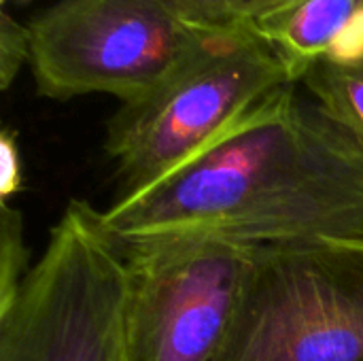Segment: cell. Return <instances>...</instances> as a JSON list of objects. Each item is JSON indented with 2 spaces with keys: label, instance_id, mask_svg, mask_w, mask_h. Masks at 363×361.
I'll use <instances>...</instances> for the list:
<instances>
[{
  "label": "cell",
  "instance_id": "52a82bcc",
  "mask_svg": "<svg viewBox=\"0 0 363 361\" xmlns=\"http://www.w3.org/2000/svg\"><path fill=\"white\" fill-rule=\"evenodd\" d=\"M359 9L362 0H283L257 19L253 30L300 83L313 64L336 51Z\"/></svg>",
  "mask_w": 363,
  "mask_h": 361
},
{
  "label": "cell",
  "instance_id": "7c38bea8",
  "mask_svg": "<svg viewBox=\"0 0 363 361\" xmlns=\"http://www.w3.org/2000/svg\"><path fill=\"white\" fill-rule=\"evenodd\" d=\"M21 191V155L17 136L9 130L0 136V200L9 202L11 196Z\"/></svg>",
  "mask_w": 363,
  "mask_h": 361
},
{
  "label": "cell",
  "instance_id": "9c48e42d",
  "mask_svg": "<svg viewBox=\"0 0 363 361\" xmlns=\"http://www.w3.org/2000/svg\"><path fill=\"white\" fill-rule=\"evenodd\" d=\"M179 15L198 30L253 28L283 0H170Z\"/></svg>",
  "mask_w": 363,
  "mask_h": 361
},
{
  "label": "cell",
  "instance_id": "5b68a950",
  "mask_svg": "<svg viewBox=\"0 0 363 361\" xmlns=\"http://www.w3.org/2000/svg\"><path fill=\"white\" fill-rule=\"evenodd\" d=\"M28 30L40 96L108 94L121 102L149 94L206 34L170 0H57Z\"/></svg>",
  "mask_w": 363,
  "mask_h": 361
},
{
  "label": "cell",
  "instance_id": "6da1fadb",
  "mask_svg": "<svg viewBox=\"0 0 363 361\" xmlns=\"http://www.w3.org/2000/svg\"><path fill=\"white\" fill-rule=\"evenodd\" d=\"M117 245L170 236L281 247L363 238V147L296 83L200 155L102 211Z\"/></svg>",
  "mask_w": 363,
  "mask_h": 361
},
{
  "label": "cell",
  "instance_id": "5bb4252c",
  "mask_svg": "<svg viewBox=\"0 0 363 361\" xmlns=\"http://www.w3.org/2000/svg\"><path fill=\"white\" fill-rule=\"evenodd\" d=\"M2 2H6V0H2Z\"/></svg>",
  "mask_w": 363,
  "mask_h": 361
},
{
  "label": "cell",
  "instance_id": "ba28073f",
  "mask_svg": "<svg viewBox=\"0 0 363 361\" xmlns=\"http://www.w3.org/2000/svg\"><path fill=\"white\" fill-rule=\"evenodd\" d=\"M300 83L313 100L363 147V47L349 55H328Z\"/></svg>",
  "mask_w": 363,
  "mask_h": 361
},
{
  "label": "cell",
  "instance_id": "277c9868",
  "mask_svg": "<svg viewBox=\"0 0 363 361\" xmlns=\"http://www.w3.org/2000/svg\"><path fill=\"white\" fill-rule=\"evenodd\" d=\"M219 361H363V238L257 247Z\"/></svg>",
  "mask_w": 363,
  "mask_h": 361
},
{
  "label": "cell",
  "instance_id": "3957f363",
  "mask_svg": "<svg viewBox=\"0 0 363 361\" xmlns=\"http://www.w3.org/2000/svg\"><path fill=\"white\" fill-rule=\"evenodd\" d=\"M125 291L123 251L102 213L70 200L0 309V361H128Z\"/></svg>",
  "mask_w": 363,
  "mask_h": 361
},
{
  "label": "cell",
  "instance_id": "4fadbf2b",
  "mask_svg": "<svg viewBox=\"0 0 363 361\" xmlns=\"http://www.w3.org/2000/svg\"><path fill=\"white\" fill-rule=\"evenodd\" d=\"M363 47V0L362 9L355 17V21L351 23V28L347 30V34L342 36L340 45L336 47V51L332 55H349V53H355Z\"/></svg>",
  "mask_w": 363,
  "mask_h": 361
},
{
  "label": "cell",
  "instance_id": "8fae6325",
  "mask_svg": "<svg viewBox=\"0 0 363 361\" xmlns=\"http://www.w3.org/2000/svg\"><path fill=\"white\" fill-rule=\"evenodd\" d=\"M30 62V30L17 23L6 11L0 21V85L9 89L19 68Z\"/></svg>",
  "mask_w": 363,
  "mask_h": 361
},
{
  "label": "cell",
  "instance_id": "8992f818",
  "mask_svg": "<svg viewBox=\"0 0 363 361\" xmlns=\"http://www.w3.org/2000/svg\"><path fill=\"white\" fill-rule=\"evenodd\" d=\"M125 260L128 361H219L257 247L170 236L119 245Z\"/></svg>",
  "mask_w": 363,
  "mask_h": 361
},
{
  "label": "cell",
  "instance_id": "7a4b0ae2",
  "mask_svg": "<svg viewBox=\"0 0 363 361\" xmlns=\"http://www.w3.org/2000/svg\"><path fill=\"white\" fill-rule=\"evenodd\" d=\"M296 83L253 28L206 30L202 43L149 94L121 102L106 123L117 200L136 196L200 155L255 104Z\"/></svg>",
  "mask_w": 363,
  "mask_h": 361
},
{
  "label": "cell",
  "instance_id": "30bf717a",
  "mask_svg": "<svg viewBox=\"0 0 363 361\" xmlns=\"http://www.w3.org/2000/svg\"><path fill=\"white\" fill-rule=\"evenodd\" d=\"M28 249L23 243L21 213L0 200V309L15 298L28 270Z\"/></svg>",
  "mask_w": 363,
  "mask_h": 361
}]
</instances>
